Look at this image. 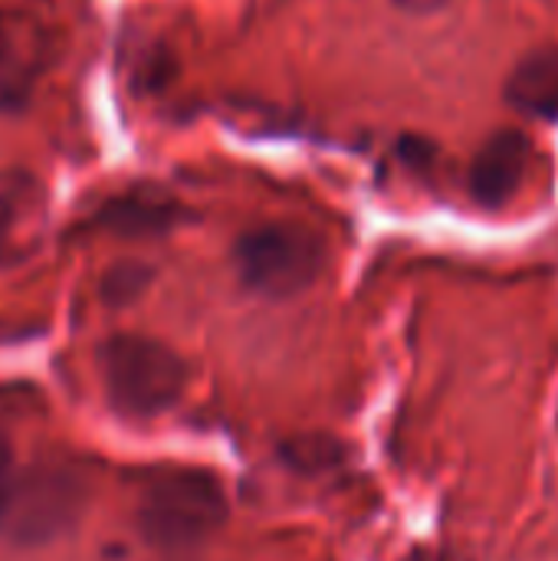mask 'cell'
Instances as JSON below:
<instances>
[{
    "mask_svg": "<svg viewBox=\"0 0 558 561\" xmlns=\"http://www.w3.org/2000/svg\"><path fill=\"white\" fill-rule=\"evenodd\" d=\"M99 375L109 401L128 417H158L178 404L187 368L178 352L145 335H115L99 348Z\"/></svg>",
    "mask_w": 558,
    "mask_h": 561,
    "instance_id": "cell-2",
    "label": "cell"
},
{
    "mask_svg": "<svg viewBox=\"0 0 558 561\" xmlns=\"http://www.w3.org/2000/svg\"><path fill=\"white\" fill-rule=\"evenodd\" d=\"M86 483L59 467H30L0 477V536L43 546L66 536L86 510Z\"/></svg>",
    "mask_w": 558,
    "mask_h": 561,
    "instance_id": "cell-3",
    "label": "cell"
},
{
    "mask_svg": "<svg viewBox=\"0 0 558 561\" xmlns=\"http://www.w3.org/2000/svg\"><path fill=\"white\" fill-rule=\"evenodd\" d=\"M227 523V493L207 470L174 467L148 480L138 500V533L155 549H194Z\"/></svg>",
    "mask_w": 558,
    "mask_h": 561,
    "instance_id": "cell-1",
    "label": "cell"
},
{
    "mask_svg": "<svg viewBox=\"0 0 558 561\" xmlns=\"http://www.w3.org/2000/svg\"><path fill=\"white\" fill-rule=\"evenodd\" d=\"M411 561H454V559H447V556H437V552H418V556H414Z\"/></svg>",
    "mask_w": 558,
    "mask_h": 561,
    "instance_id": "cell-12",
    "label": "cell"
},
{
    "mask_svg": "<svg viewBox=\"0 0 558 561\" xmlns=\"http://www.w3.org/2000/svg\"><path fill=\"white\" fill-rule=\"evenodd\" d=\"M506 102L533 118H558V46L526 53L506 79Z\"/></svg>",
    "mask_w": 558,
    "mask_h": 561,
    "instance_id": "cell-6",
    "label": "cell"
},
{
    "mask_svg": "<svg viewBox=\"0 0 558 561\" xmlns=\"http://www.w3.org/2000/svg\"><path fill=\"white\" fill-rule=\"evenodd\" d=\"M533 145L523 131L503 128L483 141L470 168V191L474 201L483 207H503L516 197L526 181Z\"/></svg>",
    "mask_w": 558,
    "mask_h": 561,
    "instance_id": "cell-5",
    "label": "cell"
},
{
    "mask_svg": "<svg viewBox=\"0 0 558 561\" xmlns=\"http://www.w3.org/2000/svg\"><path fill=\"white\" fill-rule=\"evenodd\" d=\"M36 210V184L23 174L0 178V256L13 253L20 230Z\"/></svg>",
    "mask_w": 558,
    "mask_h": 561,
    "instance_id": "cell-7",
    "label": "cell"
},
{
    "mask_svg": "<svg viewBox=\"0 0 558 561\" xmlns=\"http://www.w3.org/2000/svg\"><path fill=\"white\" fill-rule=\"evenodd\" d=\"M322 243L296 224H266L247 230L234 247V263L247 289L266 299H293L322 273Z\"/></svg>",
    "mask_w": 558,
    "mask_h": 561,
    "instance_id": "cell-4",
    "label": "cell"
},
{
    "mask_svg": "<svg viewBox=\"0 0 558 561\" xmlns=\"http://www.w3.org/2000/svg\"><path fill=\"white\" fill-rule=\"evenodd\" d=\"M398 10H405V13H414V16H428V13H437V10H444L451 0H391Z\"/></svg>",
    "mask_w": 558,
    "mask_h": 561,
    "instance_id": "cell-10",
    "label": "cell"
},
{
    "mask_svg": "<svg viewBox=\"0 0 558 561\" xmlns=\"http://www.w3.org/2000/svg\"><path fill=\"white\" fill-rule=\"evenodd\" d=\"M10 470V440L3 437V431H0V477Z\"/></svg>",
    "mask_w": 558,
    "mask_h": 561,
    "instance_id": "cell-11",
    "label": "cell"
},
{
    "mask_svg": "<svg viewBox=\"0 0 558 561\" xmlns=\"http://www.w3.org/2000/svg\"><path fill=\"white\" fill-rule=\"evenodd\" d=\"M174 217V210L168 204H155V201H132V204H118L112 224L122 230H161L168 227Z\"/></svg>",
    "mask_w": 558,
    "mask_h": 561,
    "instance_id": "cell-8",
    "label": "cell"
},
{
    "mask_svg": "<svg viewBox=\"0 0 558 561\" xmlns=\"http://www.w3.org/2000/svg\"><path fill=\"white\" fill-rule=\"evenodd\" d=\"M145 283H148V270H141V266H122V270H115L105 279V296L112 302H128V299H135L141 293Z\"/></svg>",
    "mask_w": 558,
    "mask_h": 561,
    "instance_id": "cell-9",
    "label": "cell"
}]
</instances>
